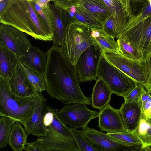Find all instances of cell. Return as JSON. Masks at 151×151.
Returning <instances> with one entry per match:
<instances>
[{
  "mask_svg": "<svg viewBox=\"0 0 151 151\" xmlns=\"http://www.w3.org/2000/svg\"><path fill=\"white\" fill-rule=\"evenodd\" d=\"M44 77L46 91L52 98L65 104L77 103L89 105L91 99L86 96L80 86L75 65L58 46L53 45L46 52Z\"/></svg>",
  "mask_w": 151,
  "mask_h": 151,
  "instance_id": "cell-1",
  "label": "cell"
},
{
  "mask_svg": "<svg viewBox=\"0 0 151 151\" xmlns=\"http://www.w3.org/2000/svg\"><path fill=\"white\" fill-rule=\"evenodd\" d=\"M0 22L12 26L35 39L53 40V35L35 9L32 0H9L0 14Z\"/></svg>",
  "mask_w": 151,
  "mask_h": 151,
  "instance_id": "cell-2",
  "label": "cell"
},
{
  "mask_svg": "<svg viewBox=\"0 0 151 151\" xmlns=\"http://www.w3.org/2000/svg\"><path fill=\"white\" fill-rule=\"evenodd\" d=\"M46 98L42 93L22 97L11 90L8 79L0 75V116L12 118L21 122L31 115Z\"/></svg>",
  "mask_w": 151,
  "mask_h": 151,
  "instance_id": "cell-3",
  "label": "cell"
},
{
  "mask_svg": "<svg viewBox=\"0 0 151 151\" xmlns=\"http://www.w3.org/2000/svg\"><path fill=\"white\" fill-rule=\"evenodd\" d=\"M94 45L90 37V28L74 21L68 27L63 44L60 47L72 63L75 65L81 54Z\"/></svg>",
  "mask_w": 151,
  "mask_h": 151,
  "instance_id": "cell-4",
  "label": "cell"
},
{
  "mask_svg": "<svg viewBox=\"0 0 151 151\" xmlns=\"http://www.w3.org/2000/svg\"><path fill=\"white\" fill-rule=\"evenodd\" d=\"M97 78L102 80L113 93L123 98L135 86V83L130 77L108 62L102 54L98 67Z\"/></svg>",
  "mask_w": 151,
  "mask_h": 151,
  "instance_id": "cell-5",
  "label": "cell"
},
{
  "mask_svg": "<svg viewBox=\"0 0 151 151\" xmlns=\"http://www.w3.org/2000/svg\"><path fill=\"white\" fill-rule=\"evenodd\" d=\"M105 59L128 76L135 83L143 85L148 78L146 61L142 59H134L120 53L102 54Z\"/></svg>",
  "mask_w": 151,
  "mask_h": 151,
  "instance_id": "cell-6",
  "label": "cell"
},
{
  "mask_svg": "<svg viewBox=\"0 0 151 151\" xmlns=\"http://www.w3.org/2000/svg\"><path fill=\"white\" fill-rule=\"evenodd\" d=\"M85 104L72 103L65 104L61 109H56L57 114L65 125L77 129L88 126L91 120L98 117L99 112L88 108Z\"/></svg>",
  "mask_w": 151,
  "mask_h": 151,
  "instance_id": "cell-7",
  "label": "cell"
},
{
  "mask_svg": "<svg viewBox=\"0 0 151 151\" xmlns=\"http://www.w3.org/2000/svg\"><path fill=\"white\" fill-rule=\"evenodd\" d=\"M117 39L130 45L145 60L151 53V16Z\"/></svg>",
  "mask_w": 151,
  "mask_h": 151,
  "instance_id": "cell-8",
  "label": "cell"
},
{
  "mask_svg": "<svg viewBox=\"0 0 151 151\" xmlns=\"http://www.w3.org/2000/svg\"><path fill=\"white\" fill-rule=\"evenodd\" d=\"M102 54L96 45L90 46L81 54L75 65L79 81L97 80L98 67Z\"/></svg>",
  "mask_w": 151,
  "mask_h": 151,
  "instance_id": "cell-9",
  "label": "cell"
},
{
  "mask_svg": "<svg viewBox=\"0 0 151 151\" xmlns=\"http://www.w3.org/2000/svg\"><path fill=\"white\" fill-rule=\"evenodd\" d=\"M28 35L8 25L0 24V42L20 58L32 46Z\"/></svg>",
  "mask_w": 151,
  "mask_h": 151,
  "instance_id": "cell-10",
  "label": "cell"
},
{
  "mask_svg": "<svg viewBox=\"0 0 151 151\" xmlns=\"http://www.w3.org/2000/svg\"><path fill=\"white\" fill-rule=\"evenodd\" d=\"M84 137L96 147L98 151H129L140 146L126 145L117 141L102 131L88 126L81 130Z\"/></svg>",
  "mask_w": 151,
  "mask_h": 151,
  "instance_id": "cell-11",
  "label": "cell"
},
{
  "mask_svg": "<svg viewBox=\"0 0 151 151\" xmlns=\"http://www.w3.org/2000/svg\"><path fill=\"white\" fill-rule=\"evenodd\" d=\"M113 17L117 39L131 16V0H103Z\"/></svg>",
  "mask_w": 151,
  "mask_h": 151,
  "instance_id": "cell-12",
  "label": "cell"
},
{
  "mask_svg": "<svg viewBox=\"0 0 151 151\" xmlns=\"http://www.w3.org/2000/svg\"><path fill=\"white\" fill-rule=\"evenodd\" d=\"M8 82L11 90L18 96L30 97L38 93L28 79L20 60L12 76L8 79Z\"/></svg>",
  "mask_w": 151,
  "mask_h": 151,
  "instance_id": "cell-13",
  "label": "cell"
},
{
  "mask_svg": "<svg viewBox=\"0 0 151 151\" xmlns=\"http://www.w3.org/2000/svg\"><path fill=\"white\" fill-rule=\"evenodd\" d=\"M98 118V126L102 131L112 133L127 131L119 109L109 104L100 110Z\"/></svg>",
  "mask_w": 151,
  "mask_h": 151,
  "instance_id": "cell-14",
  "label": "cell"
},
{
  "mask_svg": "<svg viewBox=\"0 0 151 151\" xmlns=\"http://www.w3.org/2000/svg\"><path fill=\"white\" fill-rule=\"evenodd\" d=\"M37 139L45 150L79 151L75 140L60 136L48 127L45 135Z\"/></svg>",
  "mask_w": 151,
  "mask_h": 151,
  "instance_id": "cell-15",
  "label": "cell"
},
{
  "mask_svg": "<svg viewBox=\"0 0 151 151\" xmlns=\"http://www.w3.org/2000/svg\"><path fill=\"white\" fill-rule=\"evenodd\" d=\"M131 17L117 39L151 16V0H131Z\"/></svg>",
  "mask_w": 151,
  "mask_h": 151,
  "instance_id": "cell-16",
  "label": "cell"
},
{
  "mask_svg": "<svg viewBox=\"0 0 151 151\" xmlns=\"http://www.w3.org/2000/svg\"><path fill=\"white\" fill-rule=\"evenodd\" d=\"M50 6L54 19L53 45L61 46L63 43L66 30L72 21L66 11L54 4H50Z\"/></svg>",
  "mask_w": 151,
  "mask_h": 151,
  "instance_id": "cell-17",
  "label": "cell"
},
{
  "mask_svg": "<svg viewBox=\"0 0 151 151\" xmlns=\"http://www.w3.org/2000/svg\"><path fill=\"white\" fill-rule=\"evenodd\" d=\"M46 99H44L30 116L21 122L24 126L27 134L32 135L37 137L45 136L47 127L43 123V115Z\"/></svg>",
  "mask_w": 151,
  "mask_h": 151,
  "instance_id": "cell-18",
  "label": "cell"
},
{
  "mask_svg": "<svg viewBox=\"0 0 151 151\" xmlns=\"http://www.w3.org/2000/svg\"><path fill=\"white\" fill-rule=\"evenodd\" d=\"M47 52L38 47L32 46L29 50L20 58L22 64L44 77L47 61Z\"/></svg>",
  "mask_w": 151,
  "mask_h": 151,
  "instance_id": "cell-19",
  "label": "cell"
},
{
  "mask_svg": "<svg viewBox=\"0 0 151 151\" xmlns=\"http://www.w3.org/2000/svg\"><path fill=\"white\" fill-rule=\"evenodd\" d=\"M90 37L102 54H120L117 41L103 28H90Z\"/></svg>",
  "mask_w": 151,
  "mask_h": 151,
  "instance_id": "cell-20",
  "label": "cell"
},
{
  "mask_svg": "<svg viewBox=\"0 0 151 151\" xmlns=\"http://www.w3.org/2000/svg\"><path fill=\"white\" fill-rule=\"evenodd\" d=\"M124 125L127 131L134 132L141 116L138 102L122 103L119 109Z\"/></svg>",
  "mask_w": 151,
  "mask_h": 151,
  "instance_id": "cell-21",
  "label": "cell"
},
{
  "mask_svg": "<svg viewBox=\"0 0 151 151\" xmlns=\"http://www.w3.org/2000/svg\"><path fill=\"white\" fill-rule=\"evenodd\" d=\"M20 58L0 42V75L8 79L15 70Z\"/></svg>",
  "mask_w": 151,
  "mask_h": 151,
  "instance_id": "cell-22",
  "label": "cell"
},
{
  "mask_svg": "<svg viewBox=\"0 0 151 151\" xmlns=\"http://www.w3.org/2000/svg\"><path fill=\"white\" fill-rule=\"evenodd\" d=\"M112 92L105 82L98 78L93 88L92 106L100 110L109 104Z\"/></svg>",
  "mask_w": 151,
  "mask_h": 151,
  "instance_id": "cell-23",
  "label": "cell"
},
{
  "mask_svg": "<svg viewBox=\"0 0 151 151\" xmlns=\"http://www.w3.org/2000/svg\"><path fill=\"white\" fill-rule=\"evenodd\" d=\"M78 6L103 25L109 14V9L103 0H78Z\"/></svg>",
  "mask_w": 151,
  "mask_h": 151,
  "instance_id": "cell-24",
  "label": "cell"
},
{
  "mask_svg": "<svg viewBox=\"0 0 151 151\" xmlns=\"http://www.w3.org/2000/svg\"><path fill=\"white\" fill-rule=\"evenodd\" d=\"M45 107L48 116L47 127L57 134L68 139L74 140L70 128L61 120L58 116L56 109L46 104Z\"/></svg>",
  "mask_w": 151,
  "mask_h": 151,
  "instance_id": "cell-25",
  "label": "cell"
},
{
  "mask_svg": "<svg viewBox=\"0 0 151 151\" xmlns=\"http://www.w3.org/2000/svg\"><path fill=\"white\" fill-rule=\"evenodd\" d=\"M28 135L21 123L17 121L14 124L8 139V144L13 151H22L27 143Z\"/></svg>",
  "mask_w": 151,
  "mask_h": 151,
  "instance_id": "cell-26",
  "label": "cell"
},
{
  "mask_svg": "<svg viewBox=\"0 0 151 151\" xmlns=\"http://www.w3.org/2000/svg\"><path fill=\"white\" fill-rule=\"evenodd\" d=\"M70 16L72 22L76 21L90 28H103L102 23L78 5L75 12Z\"/></svg>",
  "mask_w": 151,
  "mask_h": 151,
  "instance_id": "cell-27",
  "label": "cell"
},
{
  "mask_svg": "<svg viewBox=\"0 0 151 151\" xmlns=\"http://www.w3.org/2000/svg\"><path fill=\"white\" fill-rule=\"evenodd\" d=\"M134 132L142 142V147L151 145V118L146 119L141 116Z\"/></svg>",
  "mask_w": 151,
  "mask_h": 151,
  "instance_id": "cell-28",
  "label": "cell"
},
{
  "mask_svg": "<svg viewBox=\"0 0 151 151\" xmlns=\"http://www.w3.org/2000/svg\"><path fill=\"white\" fill-rule=\"evenodd\" d=\"M106 134L114 139L128 145L142 147V142L134 132L126 131Z\"/></svg>",
  "mask_w": 151,
  "mask_h": 151,
  "instance_id": "cell-29",
  "label": "cell"
},
{
  "mask_svg": "<svg viewBox=\"0 0 151 151\" xmlns=\"http://www.w3.org/2000/svg\"><path fill=\"white\" fill-rule=\"evenodd\" d=\"M17 121L15 119L5 116L0 118V147L4 148L8 144V139L12 129Z\"/></svg>",
  "mask_w": 151,
  "mask_h": 151,
  "instance_id": "cell-30",
  "label": "cell"
},
{
  "mask_svg": "<svg viewBox=\"0 0 151 151\" xmlns=\"http://www.w3.org/2000/svg\"><path fill=\"white\" fill-rule=\"evenodd\" d=\"M22 65L26 75L36 92L37 93H41L44 91L46 90L47 85L45 77L23 65Z\"/></svg>",
  "mask_w": 151,
  "mask_h": 151,
  "instance_id": "cell-31",
  "label": "cell"
},
{
  "mask_svg": "<svg viewBox=\"0 0 151 151\" xmlns=\"http://www.w3.org/2000/svg\"><path fill=\"white\" fill-rule=\"evenodd\" d=\"M32 2L36 10L43 19L50 31L53 35L54 31V17L50 4L47 7L42 8L36 2L35 0H32Z\"/></svg>",
  "mask_w": 151,
  "mask_h": 151,
  "instance_id": "cell-32",
  "label": "cell"
},
{
  "mask_svg": "<svg viewBox=\"0 0 151 151\" xmlns=\"http://www.w3.org/2000/svg\"><path fill=\"white\" fill-rule=\"evenodd\" d=\"M79 151H98L95 146L83 135L81 130L70 128Z\"/></svg>",
  "mask_w": 151,
  "mask_h": 151,
  "instance_id": "cell-33",
  "label": "cell"
},
{
  "mask_svg": "<svg viewBox=\"0 0 151 151\" xmlns=\"http://www.w3.org/2000/svg\"><path fill=\"white\" fill-rule=\"evenodd\" d=\"M141 116L146 119L151 118V93L147 91L144 87L138 101Z\"/></svg>",
  "mask_w": 151,
  "mask_h": 151,
  "instance_id": "cell-34",
  "label": "cell"
},
{
  "mask_svg": "<svg viewBox=\"0 0 151 151\" xmlns=\"http://www.w3.org/2000/svg\"><path fill=\"white\" fill-rule=\"evenodd\" d=\"M116 41L120 53L133 59H142L137 51L130 45L118 39H117Z\"/></svg>",
  "mask_w": 151,
  "mask_h": 151,
  "instance_id": "cell-35",
  "label": "cell"
},
{
  "mask_svg": "<svg viewBox=\"0 0 151 151\" xmlns=\"http://www.w3.org/2000/svg\"><path fill=\"white\" fill-rule=\"evenodd\" d=\"M143 87L142 85L135 83L134 88L124 97V102L127 103L138 102Z\"/></svg>",
  "mask_w": 151,
  "mask_h": 151,
  "instance_id": "cell-36",
  "label": "cell"
},
{
  "mask_svg": "<svg viewBox=\"0 0 151 151\" xmlns=\"http://www.w3.org/2000/svg\"><path fill=\"white\" fill-rule=\"evenodd\" d=\"M103 29L109 34L114 38L115 30V23L113 16L109 13L103 24Z\"/></svg>",
  "mask_w": 151,
  "mask_h": 151,
  "instance_id": "cell-37",
  "label": "cell"
},
{
  "mask_svg": "<svg viewBox=\"0 0 151 151\" xmlns=\"http://www.w3.org/2000/svg\"><path fill=\"white\" fill-rule=\"evenodd\" d=\"M78 0H51L55 5L66 10L70 7L77 6Z\"/></svg>",
  "mask_w": 151,
  "mask_h": 151,
  "instance_id": "cell-38",
  "label": "cell"
},
{
  "mask_svg": "<svg viewBox=\"0 0 151 151\" xmlns=\"http://www.w3.org/2000/svg\"><path fill=\"white\" fill-rule=\"evenodd\" d=\"M145 61L148 73V78L146 83L143 86L147 91L151 93V53Z\"/></svg>",
  "mask_w": 151,
  "mask_h": 151,
  "instance_id": "cell-39",
  "label": "cell"
},
{
  "mask_svg": "<svg viewBox=\"0 0 151 151\" xmlns=\"http://www.w3.org/2000/svg\"><path fill=\"white\" fill-rule=\"evenodd\" d=\"M24 151H45L42 145L37 140L27 143Z\"/></svg>",
  "mask_w": 151,
  "mask_h": 151,
  "instance_id": "cell-40",
  "label": "cell"
},
{
  "mask_svg": "<svg viewBox=\"0 0 151 151\" xmlns=\"http://www.w3.org/2000/svg\"><path fill=\"white\" fill-rule=\"evenodd\" d=\"M50 0H35L36 2L42 8L47 7L50 5Z\"/></svg>",
  "mask_w": 151,
  "mask_h": 151,
  "instance_id": "cell-41",
  "label": "cell"
},
{
  "mask_svg": "<svg viewBox=\"0 0 151 151\" xmlns=\"http://www.w3.org/2000/svg\"><path fill=\"white\" fill-rule=\"evenodd\" d=\"M9 1V0H0V14L4 10Z\"/></svg>",
  "mask_w": 151,
  "mask_h": 151,
  "instance_id": "cell-42",
  "label": "cell"
},
{
  "mask_svg": "<svg viewBox=\"0 0 151 151\" xmlns=\"http://www.w3.org/2000/svg\"><path fill=\"white\" fill-rule=\"evenodd\" d=\"M143 148L142 147H138L129 151H143Z\"/></svg>",
  "mask_w": 151,
  "mask_h": 151,
  "instance_id": "cell-43",
  "label": "cell"
},
{
  "mask_svg": "<svg viewBox=\"0 0 151 151\" xmlns=\"http://www.w3.org/2000/svg\"><path fill=\"white\" fill-rule=\"evenodd\" d=\"M143 151H151V150L145 147L143 148Z\"/></svg>",
  "mask_w": 151,
  "mask_h": 151,
  "instance_id": "cell-44",
  "label": "cell"
},
{
  "mask_svg": "<svg viewBox=\"0 0 151 151\" xmlns=\"http://www.w3.org/2000/svg\"><path fill=\"white\" fill-rule=\"evenodd\" d=\"M145 147L148 148V149H149L151 150V145L148 146H147Z\"/></svg>",
  "mask_w": 151,
  "mask_h": 151,
  "instance_id": "cell-45",
  "label": "cell"
},
{
  "mask_svg": "<svg viewBox=\"0 0 151 151\" xmlns=\"http://www.w3.org/2000/svg\"><path fill=\"white\" fill-rule=\"evenodd\" d=\"M45 151H56V150H46Z\"/></svg>",
  "mask_w": 151,
  "mask_h": 151,
  "instance_id": "cell-46",
  "label": "cell"
}]
</instances>
